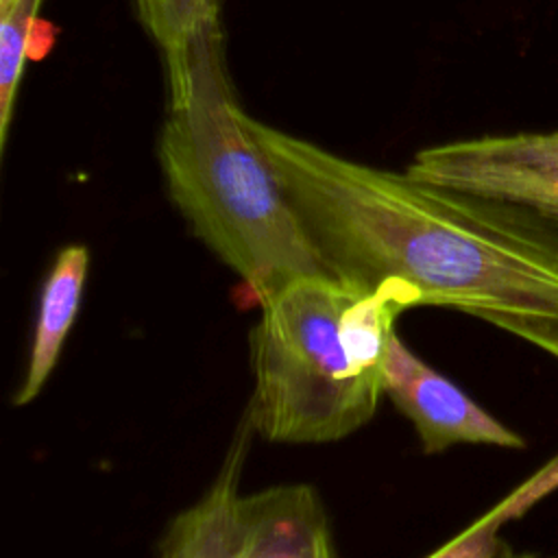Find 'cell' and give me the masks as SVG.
<instances>
[{"mask_svg":"<svg viewBox=\"0 0 558 558\" xmlns=\"http://www.w3.org/2000/svg\"><path fill=\"white\" fill-rule=\"evenodd\" d=\"M331 275L499 329L558 320V220L342 157L244 111Z\"/></svg>","mask_w":558,"mask_h":558,"instance_id":"obj_1","label":"cell"},{"mask_svg":"<svg viewBox=\"0 0 558 558\" xmlns=\"http://www.w3.org/2000/svg\"><path fill=\"white\" fill-rule=\"evenodd\" d=\"M163 61L170 107L157 157L168 194L192 233L257 303L299 277L331 275L244 122L218 17Z\"/></svg>","mask_w":558,"mask_h":558,"instance_id":"obj_2","label":"cell"},{"mask_svg":"<svg viewBox=\"0 0 558 558\" xmlns=\"http://www.w3.org/2000/svg\"><path fill=\"white\" fill-rule=\"evenodd\" d=\"M360 292L336 275H307L259 303L244 414L255 434L281 445H325L373 418L384 368L366 364L342 331L344 310Z\"/></svg>","mask_w":558,"mask_h":558,"instance_id":"obj_3","label":"cell"},{"mask_svg":"<svg viewBox=\"0 0 558 558\" xmlns=\"http://www.w3.org/2000/svg\"><path fill=\"white\" fill-rule=\"evenodd\" d=\"M253 434L244 416L211 486L170 521L157 558H336L327 510L314 486L240 493Z\"/></svg>","mask_w":558,"mask_h":558,"instance_id":"obj_4","label":"cell"},{"mask_svg":"<svg viewBox=\"0 0 558 558\" xmlns=\"http://www.w3.org/2000/svg\"><path fill=\"white\" fill-rule=\"evenodd\" d=\"M405 172L558 220V131L456 140L421 148Z\"/></svg>","mask_w":558,"mask_h":558,"instance_id":"obj_5","label":"cell"},{"mask_svg":"<svg viewBox=\"0 0 558 558\" xmlns=\"http://www.w3.org/2000/svg\"><path fill=\"white\" fill-rule=\"evenodd\" d=\"M384 395L412 421L425 453H440L456 445L504 449H521L525 445L517 432L410 351L397 333L386 351Z\"/></svg>","mask_w":558,"mask_h":558,"instance_id":"obj_6","label":"cell"},{"mask_svg":"<svg viewBox=\"0 0 558 558\" xmlns=\"http://www.w3.org/2000/svg\"><path fill=\"white\" fill-rule=\"evenodd\" d=\"M87 272H89L87 246L68 244L57 253L41 283L26 371L13 395L15 405L31 403L41 392L48 377L52 375L59 362L61 349L65 344V338L78 314Z\"/></svg>","mask_w":558,"mask_h":558,"instance_id":"obj_7","label":"cell"},{"mask_svg":"<svg viewBox=\"0 0 558 558\" xmlns=\"http://www.w3.org/2000/svg\"><path fill=\"white\" fill-rule=\"evenodd\" d=\"M554 490H558V456L427 558H497L508 545L499 530Z\"/></svg>","mask_w":558,"mask_h":558,"instance_id":"obj_8","label":"cell"},{"mask_svg":"<svg viewBox=\"0 0 558 558\" xmlns=\"http://www.w3.org/2000/svg\"><path fill=\"white\" fill-rule=\"evenodd\" d=\"M41 0H15L0 9V146H7L17 87L33 48Z\"/></svg>","mask_w":558,"mask_h":558,"instance_id":"obj_9","label":"cell"},{"mask_svg":"<svg viewBox=\"0 0 558 558\" xmlns=\"http://www.w3.org/2000/svg\"><path fill=\"white\" fill-rule=\"evenodd\" d=\"M133 4L163 59L183 52L194 35L218 17V0H133Z\"/></svg>","mask_w":558,"mask_h":558,"instance_id":"obj_10","label":"cell"},{"mask_svg":"<svg viewBox=\"0 0 558 558\" xmlns=\"http://www.w3.org/2000/svg\"><path fill=\"white\" fill-rule=\"evenodd\" d=\"M504 331L538 347L558 360V320H519L510 323Z\"/></svg>","mask_w":558,"mask_h":558,"instance_id":"obj_11","label":"cell"},{"mask_svg":"<svg viewBox=\"0 0 558 558\" xmlns=\"http://www.w3.org/2000/svg\"><path fill=\"white\" fill-rule=\"evenodd\" d=\"M497 558H538V556H534V554H519V551H514V549H510L508 545L499 551V556Z\"/></svg>","mask_w":558,"mask_h":558,"instance_id":"obj_12","label":"cell"},{"mask_svg":"<svg viewBox=\"0 0 558 558\" xmlns=\"http://www.w3.org/2000/svg\"><path fill=\"white\" fill-rule=\"evenodd\" d=\"M15 0H0V9H4V7H9V4H13Z\"/></svg>","mask_w":558,"mask_h":558,"instance_id":"obj_13","label":"cell"}]
</instances>
